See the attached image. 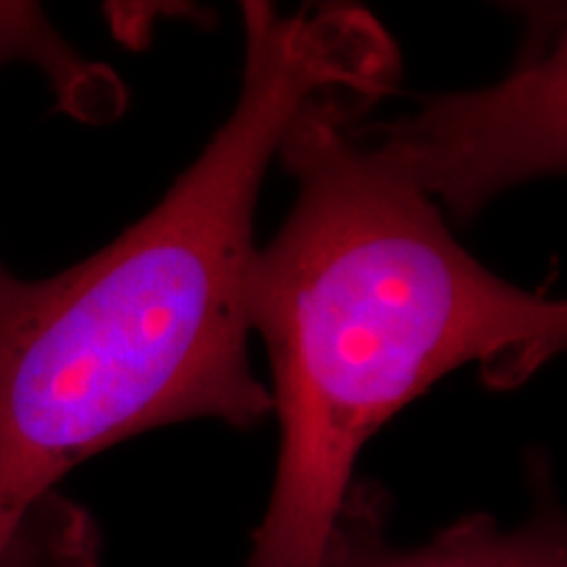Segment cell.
Segmentation results:
<instances>
[{
	"label": "cell",
	"instance_id": "6da1fadb",
	"mask_svg": "<svg viewBox=\"0 0 567 567\" xmlns=\"http://www.w3.org/2000/svg\"><path fill=\"white\" fill-rule=\"evenodd\" d=\"M243 87L163 200L51 279L0 266V567L74 465L193 417L252 429L274 410L252 373L247 274L264 176L329 90L384 95L400 55L363 9L245 3Z\"/></svg>",
	"mask_w": 567,
	"mask_h": 567
},
{
	"label": "cell",
	"instance_id": "7a4b0ae2",
	"mask_svg": "<svg viewBox=\"0 0 567 567\" xmlns=\"http://www.w3.org/2000/svg\"><path fill=\"white\" fill-rule=\"evenodd\" d=\"M381 95L329 90L279 145L297 200L247 274L281 450L245 567H318L363 444L442 375L515 389L565 347L567 308L481 266L439 205L352 134Z\"/></svg>",
	"mask_w": 567,
	"mask_h": 567
},
{
	"label": "cell",
	"instance_id": "3957f363",
	"mask_svg": "<svg viewBox=\"0 0 567 567\" xmlns=\"http://www.w3.org/2000/svg\"><path fill=\"white\" fill-rule=\"evenodd\" d=\"M517 66L494 87L425 97L413 116L352 134L431 203L471 218L515 184L565 168V27L530 11Z\"/></svg>",
	"mask_w": 567,
	"mask_h": 567
},
{
	"label": "cell",
	"instance_id": "277c9868",
	"mask_svg": "<svg viewBox=\"0 0 567 567\" xmlns=\"http://www.w3.org/2000/svg\"><path fill=\"white\" fill-rule=\"evenodd\" d=\"M384 523L379 496L350 488L318 567H567L565 523L551 507H538L517 528L465 515L413 549L389 544Z\"/></svg>",
	"mask_w": 567,
	"mask_h": 567
},
{
	"label": "cell",
	"instance_id": "5b68a950",
	"mask_svg": "<svg viewBox=\"0 0 567 567\" xmlns=\"http://www.w3.org/2000/svg\"><path fill=\"white\" fill-rule=\"evenodd\" d=\"M9 63L42 71L61 109L84 122L116 118L126 103L118 76L74 51L40 6L0 3V69Z\"/></svg>",
	"mask_w": 567,
	"mask_h": 567
}]
</instances>
